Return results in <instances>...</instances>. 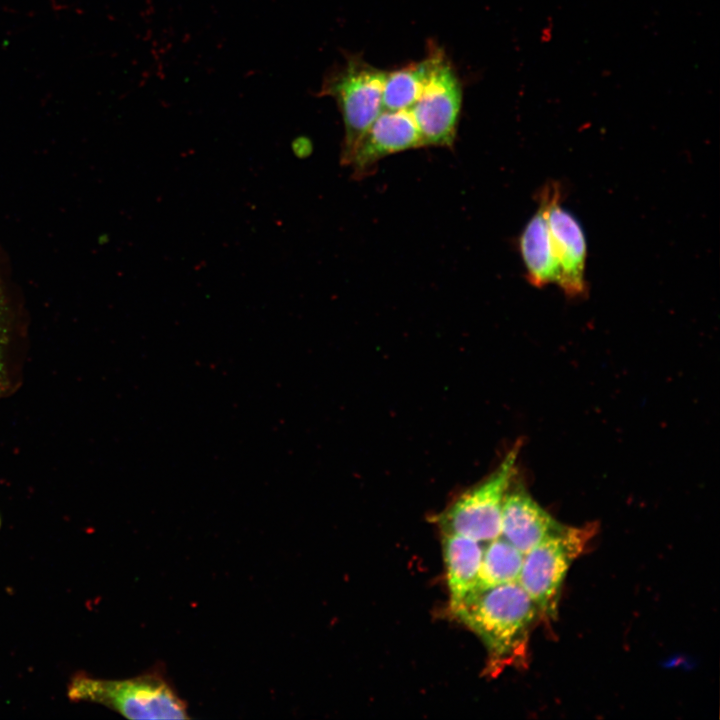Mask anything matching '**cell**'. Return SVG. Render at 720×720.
I'll return each instance as SVG.
<instances>
[{"label":"cell","mask_w":720,"mask_h":720,"mask_svg":"<svg viewBox=\"0 0 720 720\" xmlns=\"http://www.w3.org/2000/svg\"><path fill=\"white\" fill-rule=\"evenodd\" d=\"M452 612L488 654V673L527 664L530 634L540 613L518 582L471 591Z\"/></svg>","instance_id":"obj_1"},{"label":"cell","mask_w":720,"mask_h":720,"mask_svg":"<svg viewBox=\"0 0 720 720\" xmlns=\"http://www.w3.org/2000/svg\"><path fill=\"white\" fill-rule=\"evenodd\" d=\"M73 701L105 705L130 719H187V707L160 672L124 680L78 674L68 687Z\"/></svg>","instance_id":"obj_2"},{"label":"cell","mask_w":720,"mask_h":720,"mask_svg":"<svg viewBox=\"0 0 720 720\" xmlns=\"http://www.w3.org/2000/svg\"><path fill=\"white\" fill-rule=\"evenodd\" d=\"M521 448V442L517 441L488 476L459 494L436 516L442 533L461 535L478 542H489L501 536L503 501L517 475Z\"/></svg>","instance_id":"obj_3"},{"label":"cell","mask_w":720,"mask_h":720,"mask_svg":"<svg viewBox=\"0 0 720 720\" xmlns=\"http://www.w3.org/2000/svg\"><path fill=\"white\" fill-rule=\"evenodd\" d=\"M594 531L593 525H564L524 554L517 582L534 602L540 616L556 617L568 570L584 552Z\"/></svg>","instance_id":"obj_4"},{"label":"cell","mask_w":720,"mask_h":720,"mask_svg":"<svg viewBox=\"0 0 720 720\" xmlns=\"http://www.w3.org/2000/svg\"><path fill=\"white\" fill-rule=\"evenodd\" d=\"M386 71L351 56L323 81L322 95L335 99L344 123L342 161L346 164L358 141L383 110Z\"/></svg>","instance_id":"obj_5"},{"label":"cell","mask_w":720,"mask_h":720,"mask_svg":"<svg viewBox=\"0 0 720 720\" xmlns=\"http://www.w3.org/2000/svg\"><path fill=\"white\" fill-rule=\"evenodd\" d=\"M433 51L432 68L410 111L424 146H450L462 107V85L445 54L439 48Z\"/></svg>","instance_id":"obj_6"},{"label":"cell","mask_w":720,"mask_h":720,"mask_svg":"<svg viewBox=\"0 0 720 720\" xmlns=\"http://www.w3.org/2000/svg\"><path fill=\"white\" fill-rule=\"evenodd\" d=\"M561 193L560 184L551 182L547 223L552 252L558 268L556 284L567 296L582 297L587 292L586 239L579 222L561 206Z\"/></svg>","instance_id":"obj_7"},{"label":"cell","mask_w":720,"mask_h":720,"mask_svg":"<svg viewBox=\"0 0 720 720\" xmlns=\"http://www.w3.org/2000/svg\"><path fill=\"white\" fill-rule=\"evenodd\" d=\"M424 146L410 109L385 110L378 115L346 162L355 175H364L382 158Z\"/></svg>","instance_id":"obj_8"},{"label":"cell","mask_w":720,"mask_h":720,"mask_svg":"<svg viewBox=\"0 0 720 720\" xmlns=\"http://www.w3.org/2000/svg\"><path fill=\"white\" fill-rule=\"evenodd\" d=\"M564 525L550 515L514 478L502 506L501 535L520 552L526 554Z\"/></svg>","instance_id":"obj_9"},{"label":"cell","mask_w":720,"mask_h":720,"mask_svg":"<svg viewBox=\"0 0 720 720\" xmlns=\"http://www.w3.org/2000/svg\"><path fill=\"white\" fill-rule=\"evenodd\" d=\"M550 190L551 183L543 187L538 209L524 227L519 239L527 279L538 288L557 283L558 279V268L552 252L547 223Z\"/></svg>","instance_id":"obj_10"},{"label":"cell","mask_w":720,"mask_h":720,"mask_svg":"<svg viewBox=\"0 0 720 720\" xmlns=\"http://www.w3.org/2000/svg\"><path fill=\"white\" fill-rule=\"evenodd\" d=\"M450 608L453 610L473 591L478 582L483 557L481 542L471 538L442 533Z\"/></svg>","instance_id":"obj_11"},{"label":"cell","mask_w":720,"mask_h":720,"mask_svg":"<svg viewBox=\"0 0 720 720\" xmlns=\"http://www.w3.org/2000/svg\"><path fill=\"white\" fill-rule=\"evenodd\" d=\"M434 51L422 61L390 72L384 79L382 104L385 110L411 109L428 78Z\"/></svg>","instance_id":"obj_12"},{"label":"cell","mask_w":720,"mask_h":720,"mask_svg":"<svg viewBox=\"0 0 720 720\" xmlns=\"http://www.w3.org/2000/svg\"><path fill=\"white\" fill-rule=\"evenodd\" d=\"M524 554L503 537L489 541L483 550L481 568L475 589L517 582ZM474 589V590H475Z\"/></svg>","instance_id":"obj_13"},{"label":"cell","mask_w":720,"mask_h":720,"mask_svg":"<svg viewBox=\"0 0 720 720\" xmlns=\"http://www.w3.org/2000/svg\"><path fill=\"white\" fill-rule=\"evenodd\" d=\"M8 304V301L5 297L1 282H0V315L5 310L6 306Z\"/></svg>","instance_id":"obj_14"}]
</instances>
